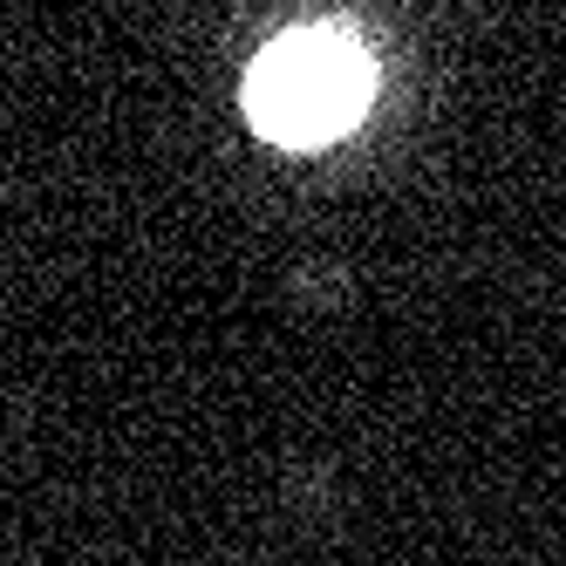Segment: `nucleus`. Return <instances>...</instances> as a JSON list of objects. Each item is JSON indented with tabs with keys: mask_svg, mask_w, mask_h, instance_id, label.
I'll return each mask as SVG.
<instances>
[{
	"mask_svg": "<svg viewBox=\"0 0 566 566\" xmlns=\"http://www.w3.org/2000/svg\"><path fill=\"white\" fill-rule=\"evenodd\" d=\"M376 96V69L348 34L301 28L273 42L247 75V116L273 144H328Z\"/></svg>",
	"mask_w": 566,
	"mask_h": 566,
	"instance_id": "1",
	"label": "nucleus"
}]
</instances>
